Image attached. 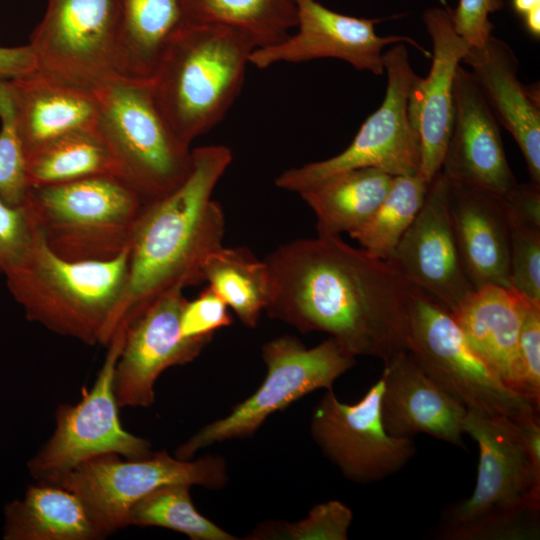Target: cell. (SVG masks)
<instances>
[{
	"mask_svg": "<svg viewBox=\"0 0 540 540\" xmlns=\"http://www.w3.org/2000/svg\"><path fill=\"white\" fill-rule=\"evenodd\" d=\"M256 48L250 34L230 26L186 22L177 31L149 83L160 112L184 144L190 146L222 120Z\"/></svg>",
	"mask_w": 540,
	"mask_h": 540,
	"instance_id": "277c9868",
	"label": "cell"
},
{
	"mask_svg": "<svg viewBox=\"0 0 540 540\" xmlns=\"http://www.w3.org/2000/svg\"><path fill=\"white\" fill-rule=\"evenodd\" d=\"M183 290L176 287L165 292L126 325L113 379L119 408L150 407L159 376L169 367L191 362L202 351L180 332L186 301Z\"/></svg>",
	"mask_w": 540,
	"mask_h": 540,
	"instance_id": "e0dca14e",
	"label": "cell"
},
{
	"mask_svg": "<svg viewBox=\"0 0 540 540\" xmlns=\"http://www.w3.org/2000/svg\"><path fill=\"white\" fill-rule=\"evenodd\" d=\"M449 210L462 265L473 288H510V225L503 197L449 181Z\"/></svg>",
	"mask_w": 540,
	"mask_h": 540,
	"instance_id": "44dd1931",
	"label": "cell"
},
{
	"mask_svg": "<svg viewBox=\"0 0 540 540\" xmlns=\"http://www.w3.org/2000/svg\"><path fill=\"white\" fill-rule=\"evenodd\" d=\"M464 433L479 447L475 489L442 516L441 539H530L538 536L540 422L467 410Z\"/></svg>",
	"mask_w": 540,
	"mask_h": 540,
	"instance_id": "3957f363",
	"label": "cell"
},
{
	"mask_svg": "<svg viewBox=\"0 0 540 540\" xmlns=\"http://www.w3.org/2000/svg\"><path fill=\"white\" fill-rule=\"evenodd\" d=\"M518 294V293H517ZM521 322L518 338L520 393L534 405L540 403V303L520 294Z\"/></svg>",
	"mask_w": 540,
	"mask_h": 540,
	"instance_id": "d590c367",
	"label": "cell"
},
{
	"mask_svg": "<svg viewBox=\"0 0 540 540\" xmlns=\"http://www.w3.org/2000/svg\"><path fill=\"white\" fill-rule=\"evenodd\" d=\"M208 283L248 328H255L270 299V275L266 262L246 248L221 246L202 267Z\"/></svg>",
	"mask_w": 540,
	"mask_h": 540,
	"instance_id": "f1b7e54d",
	"label": "cell"
},
{
	"mask_svg": "<svg viewBox=\"0 0 540 540\" xmlns=\"http://www.w3.org/2000/svg\"><path fill=\"white\" fill-rule=\"evenodd\" d=\"M7 84L14 124L24 151L70 132L96 130L98 100L95 91L38 69L7 79Z\"/></svg>",
	"mask_w": 540,
	"mask_h": 540,
	"instance_id": "603a6c76",
	"label": "cell"
},
{
	"mask_svg": "<svg viewBox=\"0 0 540 540\" xmlns=\"http://www.w3.org/2000/svg\"><path fill=\"white\" fill-rule=\"evenodd\" d=\"M502 7L503 0H459L452 12L453 28L468 47H482L494 29L489 15Z\"/></svg>",
	"mask_w": 540,
	"mask_h": 540,
	"instance_id": "f35d334b",
	"label": "cell"
},
{
	"mask_svg": "<svg viewBox=\"0 0 540 540\" xmlns=\"http://www.w3.org/2000/svg\"><path fill=\"white\" fill-rule=\"evenodd\" d=\"M125 329L121 325L108 343L93 387L84 390L77 404L57 408L53 434L28 464L38 482H47L99 455L139 459L152 453L151 443L125 430L119 419L113 379Z\"/></svg>",
	"mask_w": 540,
	"mask_h": 540,
	"instance_id": "7c38bea8",
	"label": "cell"
},
{
	"mask_svg": "<svg viewBox=\"0 0 540 540\" xmlns=\"http://www.w3.org/2000/svg\"><path fill=\"white\" fill-rule=\"evenodd\" d=\"M34 236L24 208L0 201V274L5 275L25 254Z\"/></svg>",
	"mask_w": 540,
	"mask_h": 540,
	"instance_id": "74e56055",
	"label": "cell"
},
{
	"mask_svg": "<svg viewBox=\"0 0 540 540\" xmlns=\"http://www.w3.org/2000/svg\"><path fill=\"white\" fill-rule=\"evenodd\" d=\"M387 88L380 107L362 124L351 144L331 158L290 168L275 180L278 188L299 193L339 172L376 168L391 176L419 174L421 147L408 116V97L417 76L405 43L383 53Z\"/></svg>",
	"mask_w": 540,
	"mask_h": 540,
	"instance_id": "8fae6325",
	"label": "cell"
},
{
	"mask_svg": "<svg viewBox=\"0 0 540 540\" xmlns=\"http://www.w3.org/2000/svg\"><path fill=\"white\" fill-rule=\"evenodd\" d=\"M25 157L31 186L101 175L120 178L118 166L97 130H78L58 136L25 151Z\"/></svg>",
	"mask_w": 540,
	"mask_h": 540,
	"instance_id": "83f0119b",
	"label": "cell"
},
{
	"mask_svg": "<svg viewBox=\"0 0 540 540\" xmlns=\"http://www.w3.org/2000/svg\"><path fill=\"white\" fill-rule=\"evenodd\" d=\"M190 485L160 486L133 504L129 525L156 526L187 535L192 540H237L195 508Z\"/></svg>",
	"mask_w": 540,
	"mask_h": 540,
	"instance_id": "1f68e13d",
	"label": "cell"
},
{
	"mask_svg": "<svg viewBox=\"0 0 540 540\" xmlns=\"http://www.w3.org/2000/svg\"><path fill=\"white\" fill-rule=\"evenodd\" d=\"M264 261L270 318L302 333L325 332L354 357L386 362L407 351L409 285L389 261L318 234L281 245Z\"/></svg>",
	"mask_w": 540,
	"mask_h": 540,
	"instance_id": "6da1fadb",
	"label": "cell"
},
{
	"mask_svg": "<svg viewBox=\"0 0 540 540\" xmlns=\"http://www.w3.org/2000/svg\"><path fill=\"white\" fill-rule=\"evenodd\" d=\"M94 91L96 130L120 178L142 202L160 199L181 185L192 168V150L163 117L150 83L116 77Z\"/></svg>",
	"mask_w": 540,
	"mask_h": 540,
	"instance_id": "52a82bcc",
	"label": "cell"
},
{
	"mask_svg": "<svg viewBox=\"0 0 540 540\" xmlns=\"http://www.w3.org/2000/svg\"><path fill=\"white\" fill-rule=\"evenodd\" d=\"M404 281L452 312L474 290L460 258L449 210V180L432 179L413 223L387 259Z\"/></svg>",
	"mask_w": 540,
	"mask_h": 540,
	"instance_id": "2e32d148",
	"label": "cell"
},
{
	"mask_svg": "<svg viewBox=\"0 0 540 540\" xmlns=\"http://www.w3.org/2000/svg\"><path fill=\"white\" fill-rule=\"evenodd\" d=\"M381 376L355 404L341 402L327 390L310 420L313 440L350 481L367 484L402 469L415 453L409 437L389 435L382 423Z\"/></svg>",
	"mask_w": 540,
	"mask_h": 540,
	"instance_id": "5bb4252c",
	"label": "cell"
},
{
	"mask_svg": "<svg viewBox=\"0 0 540 540\" xmlns=\"http://www.w3.org/2000/svg\"><path fill=\"white\" fill-rule=\"evenodd\" d=\"M120 0H48L29 45L38 70L96 90L117 77Z\"/></svg>",
	"mask_w": 540,
	"mask_h": 540,
	"instance_id": "4fadbf2b",
	"label": "cell"
},
{
	"mask_svg": "<svg viewBox=\"0 0 540 540\" xmlns=\"http://www.w3.org/2000/svg\"><path fill=\"white\" fill-rule=\"evenodd\" d=\"M441 172L451 182L505 195L517 184L490 106L461 64L454 81L452 128Z\"/></svg>",
	"mask_w": 540,
	"mask_h": 540,
	"instance_id": "ac0fdd59",
	"label": "cell"
},
{
	"mask_svg": "<svg viewBox=\"0 0 540 540\" xmlns=\"http://www.w3.org/2000/svg\"><path fill=\"white\" fill-rule=\"evenodd\" d=\"M107 535L83 501L59 485L38 482L6 508L5 539L99 540Z\"/></svg>",
	"mask_w": 540,
	"mask_h": 540,
	"instance_id": "484cf974",
	"label": "cell"
},
{
	"mask_svg": "<svg viewBox=\"0 0 540 540\" xmlns=\"http://www.w3.org/2000/svg\"><path fill=\"white\" fill-rule=\"evenodd\" d=\"M423 22L432 42V64L427 77L417 75L411 84L408 116L420 139L419 174L431 182L441 171L452 128L456 70L468 45L455 32L450 10L429 8Z\"/></svg>",
	"mask_w": 540,
	"mask_h": 540,
	"instance_id": "d6986e66",
	"label": "cell"
},
{
	"mask_svg": "<svg viewBox=\"0 0 540 540\" xmlns=\"http://www.w3.org/2000/svg\"><path fill=\"white\" fill-rule=\"evenodd\" d=\"M128 268L129 248L110 260L68 261L34 232L25 254L4 276L28 320L88 345L107 346L116 332Z\"/></svg>",
	"mask_w": 540,
	"mask_h": 540,
	"instance_id": "5b68a950",
	"label": "cell"
},
{
	"mask_svg": "<svg viewBox=\"0 0 540 540\" xmlns=\"http://www.w3.org/2000/svg\"><path fill=\"white\" fill-rule=\"evenodd\" d=\"M0 201L23 208L31 185L24 147L17 134L7 79H0Z\"/></svg>",
	"mask_w": 540,
	"mask_h": 540,
	"instance_id": "836d02e7",
	"label": "cell"
},
{
	"mask_svg": "<svg viewBox=\"0 0 540 540\" xmlns=\"http://www.w3.org/2000/svg\"><path fill=\"white\" fill-rule=\"evenodd\" d=\"M502 197L513 216L540 228V185L518 183Z\"/></svg>",
	"mask_w": 540,
	"mask_h": 540,
	"instance_id": "ab89813d",
	"label": "cell"
},
{
	"mask_svg": "<svg viewBox=\"0 0 540 540\" xmlns=\"http://www.w3.org/2000/svg\"><path fill=\"white\" fill-rule=\"evenodd\" d=\"M38 69L31 46H0V79H13Z\"/></svg>",
	"mask_w": 540,
	"mask_h": 540,
	"instance_id": "60d3db41",
	"label": "cell"
},
{
	"mask_svg": "<svg viewBox=\"0 0 540 540\" xmlns=\"http://www.w3.org/2000/svg\"><path fill=\"white\" fill-rule=\"evenodd\" d=\"M185 23L182 0H120L117 77L149 82L170 41Z\"/></svg>",
	"mask_w": 540,
	"mask_h": 540,
	"instance_id": "d4e9b609",
	"label": "cell"
},
{
	"mask_svg": "<svg viewBox=\"0 0 540 540\" xmlns=\"http://www.w3.org/2000/svg\"><path fill=\"white\" fill-rule=\"evenodd\" d=\"M261 355L267 373L258 389L228 415L206 424L182 443L176 449L177 458L189 460L207 446L253 436L271 414L317 389H332L356 362L331 337L306 348L297 338L284 335L266 342Z\"/></svg>",
	"mask_w": 540,
	"mask_h": 540,
	"instance_id": "9c48e42d",
	"label": "cell"
},
{
	"mask_svg": "<svg viewBox=\"0 0 540 540\" xmlns=\"http://www.w3.org/2000/svg\"><path fill=\"white\" fill-rule=\"evenodd\" d=\"M393 177L376 168L331 175L298 194L316 216L318 235L340 236L359 229L387 194Z\"/></svg>",
	"mask_w": 540,
	"mask_h": 540,
	"instance_id": "4316f807",
	"label": "cell"
},
{
	"mask_svg": "<svg viewBox=\"0 0 540 540\" xmlns=\"http://www.w3.org/2000/svg\"><path fill=\"white\" fill-rule=\"evenodd\" d=\"M461 63L471 67L495 118L520 148L530 181L540 185L539 99L518 79L516 54L507 43L491 36L482 47H468Z\"/></svg>",
	"mask_w": 540,
	"mask_h": 540,
	"instance_id": "7402d4cb",
	"label": "cell"
},
{
	"mask_svg": "<svg viewBox=\"0 0 540 540\" xmlns=\"http://www.w3.org/2000/svg\"><path fill=\"white\" fill-rule=\"evenodd\" d=\"M352 518L349 507L332 500L314 506L297 522H261L244 539L346 540Z\"/></svg>",
	"mask_w": 540,
	"mask_h": 540,
	"instance_id": "d6a6232c",
	"label": "cell"
},
{
	"mask_svg": "<svg viewBox=\"0 0 540 540\" xmlns=\"http://www.w3.org/2000/svg\"><path fill=\"white\" fill-rule=\"evenodd\" d=\"M514 11L524 21L527 31L534 37L540 36V0H511Z\"/></svg>",
	"mask_w": 540,
	"mask_h": 540,
	"instance_id": "b9f144b4",
	"label": "cell"
},
{
	"mask_svg": "<svg viewBox=\"0 0 540 540\" xmlns=\"http://www.w3.org/2000/svg\"><path fill=\"white\" fill-rule=\"evenodd\" d=\"M451 313L476 352L509 388L521 394L517 292L486 285L471 291Z\"/></svg>",
	"mask_w": 540,
	"mask_h": 540,
	"instance_id": "cb8c5ba5",
	"label": "cell"
},
{
	"mask_svg": "<svg viewBox=\"0 0 540 540\" xmlns=\"http://www.w3.org/2000/svg\"><path fill=\"white\" fill-rule=\"evenodd\" d=\"M507 210L510 225V288L540 303V228L519 220L508 207Z\"/></svg>",
	"mask_w": 540,
	"mask_h": 540,
	"instance_id": "e575fe53",
	"label": "cell"
},
{
	"mask_svg": "<svg viewBox=\"0 0 540 540\" xmlns=\"http://www.w3.org/2000/svg\"><path fill=\"white\" fill-rule=\"evenodd\" d=\"M430 183L420 174L394 176L377 209L350 237L371 255L387 260L418 215Z\"/></svg>",
	"mask_w": 540,
	"mask_h": 540,
	"instance_id": "4dcf8cb0",
	"label": "cell"
},
{
	"mask_svg": "<svg viewBox=\"0 0 540 540\" xmlns=\"http://www.w3.org/2000/svg\"><path fill=\"white\" fill-rule=\"evenodd\" d=\"M296 6L297 31L278 44L256 48L249 64L265 69L282 62L335 58L380 76L384 73L382 50L389 44L408 43L431 58L428 50L408 36H379L375 24L380 19L340 14L316 0H296Z\"/></svg>",
	"mask_w": 540,
	"mask_h": 540,
	"instance_id": "9a60e30c",
	"label": "cell"
},
{
	"mask_svg": "<svg viewBox=\"0 0 540 540\" xmlns=\"http://www.w3.org/2000/svg\"><path fill=\"white\" fill-rule=\"evenodd\" d=\"M144 203L112 175L31 186L25 209L34 232L68 261H105L129 248Z\"/></svg>",
	"mask_w": 540,
	"mask_h": 540,
	"instance_id": "8992f818",
	"label": "cell"
},
{
	"mask_svg": "<svg viewBox=\"0 0 540 540\" xmlns=\"http://www.w3.org/2000/svg\"><path fill=\"white\" fill-rule=\"evenodd\" d=\"M407 351L467 410L518 419L539 407L509 388L469 343L452 313L409 285Z\"/></svg>",
	"mask_w": 540,
	"mask_h": 540,
	"instance_id": "ba28073f",
	"label": "cell"
},
{
	"mask_svg": "<svg viewBox=\"0 0 540 540\" xmlns=\"http://www.w3.org/2000/svg\"><path fill=\"white\" fill-rule=\"evenodd\" d=\"M231 161L232 152L223 145L193 149L192 168L184 182L143 205L130 239L116 330L165 292L204 282L203 263L223 246L225 232L222 207L212 194Z\"/></svg>",
	"mask_w": 540,
	"mask_h": 540,
	"instance_id": "7a4b0ae2",
	"label": "cell"
},
{
	"mask_svg": "<svg viewBox=\"0 0 540 540\" xmlns=\"http://www.w3.org/2000/svg\"><path fill=\"white\" fill-rule=\"evenodd\" d=\"M227 481L222 456L182 460L161 450L139 459H122L114 453L99 455L44 483L75 493L109 536L129 526L133 504L160 486L187 484L215 490L222 489Z\"/></svg>",
	"mask_w": 540,
	"mask_h": 540,
	"instance_id": "30bf717a",
	"label": "cell"
},
{
	"mask_svg": "<svg viewBox=\"0 0 540 540\" xmlns=\"http://www.w3.org/2000/svg\"><path fill=\"white\" fill-rule=\"evenodd\" d=\"M182 6L186 22L243 30L258 48L280 43L297 24L296 0H182Z\"/></svg>",
	"mask_w": 540,
	"mask_h": 540,
	"instance_id": "f546056e",
	"label": "cell"
},
{
	"mask_svg": "<svg viewBox=\"0 0 540 540\" xmlns=\"http://www.w3.org/2000/svg\"><path fill=\"white\" fill-rule=\"evenodd\" d=\"M380 401L383 426L394 437L424 433L465 448L467 409L403 351L384 362Z\"/></svg>",
	"mask_w": 540,
	"mask_h": 540,
	"instance_id": "ffe728a7",
	"label": "cell"
},
{
	"mask_svg": "<svg viewBox=\"0 0 540 540\" xmlns=\"http://www.w3.org/2000/svg\"><path fill=\"white\" fill-rule=\"evenodd\" d=\"M231 324L228 306L209 286L194 300H186L180 314L182 337L203 348L217 330Z\"/></svg>",
	"mask_w": 540,
	"mask_h": 540,
	"instance_id": "8d00e7d4",
	"label": "cell"
}]
</instances>
